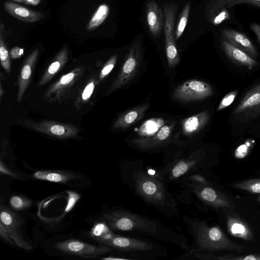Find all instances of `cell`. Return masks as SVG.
<instances>
[{
    "instance_id": "obj_7",
    "label": "cell",
    "mask_w": 260,
    "mask_h": 260,
    "mask_svg": "<svg viewBox=\"0 0 260 260\" xmlns=\"http://www.w3.org/2000/svg\"><path fill=\"white\" fill-rule=\"evenodd\" d=\"M84 71L83 68L78 67L62 76L46 90L44 99L51 101L61 100L77 83Z\"/></svg>"
},
{
    "instance_id": "obj_33",
    "label": "cell",
    "mask_w": 260,
    "mask_h": 260,
    "mask_svg": "<svg viewBox=\"0 0 260 260\" xmlns=\"http://www.w3.org/2000/svg\"><path fill=\"white\" fill-rule=\"evenodd\" d=\"M95 84L96 80L93 78L86 85L81 94V100L83 102H87L90 98L95 88Z\"/></svg>"
},
{
    "instance_id": "obj_1",
    "label": "cell",
    "mask_w": 260,
    "mask_h": 260,
    "mask_svg": "<svg viewBox=\"0 0 260 260\" xmlns=\"http://www.w3.org/2000/svg\"><path fill=\"white\" fill-rule=\"evenodd\" d=\"M194 232L197 238L196 252L230 250L240 253L246 249L245 246L231 241L218 226H209L204 222H197Z\"/></svg>"
},
{
    "instance_id": "obj_39",
    "label": "cell",
    "mask_w": 260,
    "mask_h": 260,
    "mask_svg": "<svg viewBox=\"0 0 260 260\" xmlns=\"http://www.w3.org/2000/svg\"><path fill=\"white\" fill-rule=\"evenodd\" d=\"M189 180L198 184H208L205 178L199 175H194L189 177Z\"/></svg>"
},
{
    "instance_id": "obj_19",
    "label": "cell",
    "mask_w": 260,
    "mask_h": 260,
    "mask_svg": "<svg viewBox=\"0 0 260 260\" xmlns=\"http://www.w3.org/2000/svg\"><path fill=\"white\" fill-rule=\"evenodd\" d=\"M221 44L226 55L232 61L239 64L250 68L256 66L258 63L252 57L244 51L231 44L224 37Z\"/></svg>"
},
{
    "instance_id": "obj_21",
    "label": "cell",
    "mask_w": 260,
    "mask_h": 260,
    "mask_svg": "<svg viewBox=\"0 0 260 260\" xmlns=\"http://www.w3.org/2000/svg\"><path fill=\"white\" fill-rule=\"evenodd\" d=\"M68 60V49L65 46L55 56L45 71L39 83V86L44 85L50 81L61 70L67 62Z\"/></svg>"
},
{
    "instance_id": "obj_12",
    "label": "cell",
    "mask_w": 260,
    "mask_h": 260,
    "mask_svg": "<svg viewBox=\"0 0 260 260\" xmlns=\"http://www.w3.org/2000/svg\"><path fill=\"white\" fill-rule=\"evenodd\" d=\"M38 55L39 50L36 49L27 56L23 63L18 78V90L17 95L18 102L22 101L23 95L30 82Z\"/></svg>"
},
{
    "instance_id": "obj_41",
    "label": "cell",
    "mask_w": 260,
    "mask_h": 260,
    "mask_svg": "<svg viewBox=\"0 0 260 260\" xmlns=\"http://www.w3.org/2000/svg\"><path fill=\"white\" fill-rule=\"evenodd\" d=\"M41 2V0H24L23 3L26 5L37 6Z\"/></svg>"
},
{
    "instance_id": "obj_9",
    "label": "cell",
    "mask_w": 260,
    "mask_h": 260,
    "mask_svg": "<svg viewBox=\"0 0 260 260\" xmlns=\"http://www.w3.org/2000/svg\"><path fill=\"white\" fill-rule=\"evenodd\" d=\"M260 112V83L246 93L234 110L233 115L239 120H249Z\"/></svg>"
},
{
    "instance_id": "obj_29",
    "label": "cell",
    "mask_w": 260,
    "mask_h": 260,
    "mask_svg": "<svg viewBox=\"0 0 260 260\" xmlns=\"http://www.w3.org/2000/svg\"><path fill=\"white\" fill-rule=\"evenodd\" d=\"M34 176L39 179L53 182H64L69 178L63 174L49 171H38L34 174Z\"/></svg>"
},
{
    "instance_id": "obj_44",
    "label": "cell",
    "mask_w": 260,
    "mask_h": 260,
    "mask_svg": "<svg viewBox=\"0 0 260 260\" xmlns=\"http://www.w3.org/2000/svg\"><path fill=\"white\" fill-rule=\"evenodd\" d=\"M256 200L260 203V194L256 198Z\"/></svg>"
},
{
    "instance_id": "obj_14",
    "label": "cell",
    "mask_w": 260,
    "mask_h": 260,
    "mask_svg": "<svg viewBox=\"0 0 260 260\" xmlns=\"http://www.w3.org/2000/svg\"><path fill=\"white\" fill-rule=\"evenodd\" d=\"M221 34L229 42L246 52L253 59L257 56V50L244 34L232 29H223Z\"/></svg>"
},
{
    "instance_id": "obj_30",
    "label": "cell",
    "mask_w": 260,
    "mask_h": 260,
    "mask_svg": "<svg viewBox=\"0 0 260 260\" xmlns=\"http://www.w3.org/2000/svg\"><path fill=\"white\" fill-rule=\"evenodd\" d=\"M219 260H260V253H255L244 255H235L233 254H226L221 256H218Z\"/></svg>"
},
{
    "instance_id": "obj_43",
    "label": "cell",
    "mask_w": 260,
    "mask_h": 260,
    "mask_svg": "<svg viewBox=\"0 0 260 260\" xmlns=\"http://www.w3.org/2000/svg\"><path fill=\"white\" fill-rule=\"evenodd\" d=\"M13 1L15 2H17V3H23L24 0H12Z\"/></svg>"
},
{
    "instance_id": "obj_5",
    "label": "cell",
    "mask_w": 260,
    "mask_h": 260,
    "mask_svg": "<svg viewBox=\"0 0 260 260\" xmlns=\"http://www.w3.org/2000/svg\"><path fill=\"white\" fill-rule=\"evenodd\" d=\"M135 181L139 194L150 203L162 205L165 200L166 191L161 182L142 172L136 173Z\"/></svg>"
},
{
    "instance_id": "obj_13",
    "label": "cell",
    "mask_w": 260,
    "mask_h": 260,
    "mask_svg": "<svg viewBox=\"0 0 260 260\" xmlns=\"http://www.w3.org/2000/svg\"><path fill=\"white\" fill-rule=\"evenodd\" d=\"M4 7L10 15L23 22H35L44 17L43 13L32 10L12 1L5 2Z\"/></svg>"
},
{
    "instance_id": "obj_11",
    "label": "cell",
    "mask_w": 260,
    "mask_h": 260,
    "mask_svg": "<svg viewBox=\"0 0 260 260\" xmlns=\"http://www.w3.org/2000/svg\"><path fill=\"white\" fill-rule=\"evenodd\" d=\"M173 128V125H165L153 136L137 138L132 140V143L135 147L141 149L157 148L169 140Z\"/></svg>"
},
{
    "instance_id": "obj_40",
    "label": "cell",
    "mask_w": 260,
    "mask_h": 260,
    "mask_svg": "<svg viewBox=\"0 0 260 260\" xmlns=\"http://www.w3.org/2000/svg\"><path fill=\"white\" fill-rule=\"evenodd\" d=\"M250 29L255 34L260 43V25L257 23H252L250 24Z\"/></svg>"
},
{
    "instance_id": "obj_32",
    "label": "cell",
    "mask_w": 260,
    "mask_h": 260,
    "mask_svg": "<svg viewBox=\"0 0 260 260\" xmlns=\"http://www.w3.org/2000/svg\"><path fill=\"white\" fill-rule=\"evenodd\" d=\"M235 0H212L209 10L210 15H213L220 10L228 7Z\"/></svg>"
},
{
    "instance_id": "obj_31",
    "label": "cell",
    "mask_w": 260,
    "mask_h": 260,
    "mask_svg": "<svg viewBox=\"0 0 260 260\" xmlns=\"http://www.w3.org/2000/svg\"><path fill=\"white\" fill-rule=\"evenodd\" d=\"M117 59V56L114 55L112 56L106 62L102 69L100 75L99 79L101 80L106 77L114 68Z\"/></svg>"
},
{
    "instance_id": "obj_42",
    "label": "cell",
    "mask_w": 260,
    "mask_h": 260,
    "mask_svg": "<svg viewBox=\"0 0 260 260\" xmlns=\"http://www.w3.org/2000/svg\"><path fill=\"white\" fill-rule=\"evenodd\" d=\"M1 90H0V96H1V99L2 98V96H3V92L4 93V92H3V87H2V84L1 83Z\"/></svg>"
},
{
    "instance_id": "obj_36",
    "label": "cell",
    "mask_w": 260,
    "mask_h": 260,
    "mask_svg": "<svg viewBox=\"0 0 260 260\" xmlns=\"http://www.w3.org/2000/svg\"><path fill=\"white\" fill-rule=\"evenodd\" d=\"M248 4L260 8V0H235L230 3L228 7L230 8L234 5Z\"/></svg>"
},
{
    "instance_id": "obj_16",
    "label": "cell",
    "mask_w": 260,
    "mask_h": 260,
    "mask_svg": "<svg viewBox=\"0 0 260 260\" xmlns=\"http://www.w3.org/2000/svg\"><path fill=\"white\" fill-rule=\"evenodd\" d=\"M226 225L231 236L247 241L253 240L254 235L251 229L240 216L236 214L229 215L226 218Z\"/></svg>"
},
{
    "instance_id": "obj_15",
    "label": "cell",
    "mask_w": 260,
    "mask_h": 260,
    "mask_svg": "<svg viewBox=\"0 0 260 260\" xmlns=\"http://www.w3.org/2000/svg\"><path fill=\"white\" fill-rule=\"evenodd\" d=\"M146 8L149 29L154 37H157L161 33L164 27V13L154 0H148Z\"/></svg>"
},
{
    "instance_id": "obj_28",
    "label": "cell",
    "mask_w": 260,
    "mask_h": 260,
    "mask_svg": "<svg viewBox=\"0 0 260 260\" xmlns=\"http://www.w3.org/2000/svg\"><path fill=\"white\" fill-rule=\"evenodd\" d=\"M190 12V4L187 3L183 8L180 14L175 31V40L179 39L183 34L187 25Z\"/></svg>"
},
{
    "instance_id": "obj_22",
    "label": "cell",
    "mask_w": 260,
    "mask_h": 260,
    "mask_svg": "<svg viewBox=\"0 0 260 260\" xmlns=\"http://www.w3.org/2000/svg\"><path fill=\"white\" fill-rule=\"evenodd\" d=\"M210 118L208 111H204L188 117L182 121V132L184 135L192 136L201 130Z\"/></svg>"
},
{
    "instance_id": "obj_18",
    "label": "cell",
    "mask_w": 260,
    "mask_h": 260,
    "mask_svg": "<svg viewBox=\"0 0 260 260\" xmlns=\"http://www.w3.org/2000/svg\"><path fill=\"white\" fill-rule=\"evenodd\" d=\"M110 245L124 251H149L153 249L151 243L141 240L115 236L109 239Z\"/></svg>"
},
{
    "instance_id": "obj_4",
    "label": "cell",
    "mask_w": 260,
    "mask_h": 260,
    "mask_svg": "<svg viewBox=\"0 0 260 260\" xmlns=\"http://www.w3.org/2000/svg\"><path fill=\"white\" fill-rule=\"evenodd\" d=\"M165 17V50L168 64L173 68L179 62L180 58L175 43V18L176 6L174 4H169L164 6Z\"/></svg>"
},
{
    "instance_id": "obj_6",
    "label": "cell",
    "mask_w": 260,
    "mask_h": 260,
    "mask_svg": "<svg viewBox=\"0 0 260 260\" xmlns=\"http://www.w3.org/2000/svg\"><path fill=\"white\" fill-rule=\"evenodd\" d=\"M213 90L208 83L198 79L187 80L178 86L172 96L178 101L188 102L204 100L212 95Z\"/></svg>"
},
{
    "instance_id": "obj_2",
    "label": "cell",
    "mask_w": 260,
    "mask_h": 260,
    "mask_svg": "<svg viewBox=\"0 0 260 260\" xmlns=\"http://www.w3.org/2000/svg\"><path fill=\"white\" fill-rule=\"evenodd\" d=\"M142 60V45L135 42L131 46L123 63L117 76L108 89V95L127 85L135 77Z\"/></svg>"
},
{
    "instance_id": "obj_34",
    "label": "cell",
    "mask_w": 260,
    "mask_h": 260,
    "mask_svg": "<svg viewBox=\"0 0 260 260\" xmlns=\"http://www.w3.org/2000/svg\"><path fill=\"white\" fill-rule=\"evenodd\" d=\"M238 91L236 90L230 92L226 94L221 101L217 107V110H221L229 106L234 101L237 96Z\"/></svg>"
},
{
    "instance_id": "obj_38",
    "label": "cell",
    "mask_w": 260,
    "mask_h": 260,
    "mask_svg": "<svg viewBox=\"0 0 260 260\" xmlns=\"http://www.w3.org/2000/svg\"><path fill=\"white\" fill-rule=\"evenodd\" d=\"M11 205L16 208H20L23 206V202L22 200L19 197L14 196L10 201Z\"/></svg>"
},
{
    "instance_id": "obj_35",
    "label": "cell",
    "mask_w": 260,
    "mask_h": 260,
    "mask_svg": "<svg viewBox=\"0 0 260 260\" xmlns=\"http://www.w3.org/2000/svg\"><path fill=\"white\" fill-rule=\"evenodd\" d=\"M68 192L69 193V199L67 206L65 209L66 212L70 211L73 208L76 202L80 198V195L76 192L71 191H69Z\"/></svg>"
},
{
    "instance_id": "obj_25",
    "label": "cell",
    "mask_w": 260,
    "mask_h": 260,
    "mask_svg": "<svg viewBox=\"0 0 260 260\" xmlns=\"http://www.w3.org/2000/svg\"><path fill=\"white\" fill-rule=\"evenodd\" d=\"M164 123L163 119L160 118H153L146 121L140 127L139 135L142 137L151 136L152 134H155Z\"/></svg>"
},
{
    "instance_id": "obj_27",
    "label": "cell",
    "mask_w": 260,
    "mask_h": 260,
    "mask_svg": "<svg viewBox=\"0 0 260 260\" xmlns=\"http://www.w3.org/2000/svg\"><path fill=\"white\" fill-rule=\"evenodd\" d=\"M233 186L251 193H260V178L250 179L237 182L234 183Z\"/></svg>"
},
{
    "instance_id": "obj_24",
    "label": "cell",
    "mask_w": 260,
    "mask_h": 260,
    "mask_svg": "<svg viewBox=\"0 0 260 260\" xmlns=\"http://www.w3.org/2000/svg\"><path fill=\"white\" fill-rule=\"evenodd\" d=\"M109 11L110 8L107 4L100 5L87 23L86 29L91 31L97 28L107 18Z\"/></svg>"
},
{
    "instance_id": "obj_20",
    "label": "cell",
    "mask_w": 260,
    "mask_h": 260,
    "mask_svg": "<svg viewBox=\"0 0 260 260\" xmlns=\"http://www.w3.org/2000/svg\"><path fill=\"white\" fill-rule=\"evenodd\" d=\"M58 247L66 252L79 254H100L112 250L108 247L97 248L76 240H69L62 242L58 244Z\"/></svg>"
},
{
    "instance_id": "obj_3",
    "label": "cell",
    "mask_w": 260,
    "mask_h": 260,
    "mask_svg": "<svg viewBox=\"0 0 260 260\" xmlns=\"http://www.w3.org/2000/svg\"><path fill=\"white\" fill-rule=\"evenodd\" d=\"M108 219L111 226L115 230L123 231L139 230L143 232H156V225L153 221L128 211H118L113 212L109 215Z\"/></svg>"
},
{
    "instance_id": "obj_17",
    "label": "cell",
    "mask_w": 260,
    "mask_h": 260,
    "mask_svg": "<svg viewBox=\"0 0 260 260\" xmlns=\"http://www.w3.org/2000/svg\"><path fill=\"white\" fill-rule=\"evenodd\" d=\"M149 106V103H145L122 113L114 123L113 128L124 129L135 124L143 118Z\"/></svg>"
},
{
    "instance_id": "obj_23",
    "label": "cell",
    "mask_w": 260,
    "mask_h": 260,
    "mask_svg": "<svg viewBox=\"0 0 260 260\" xmlns=\"http://www.w3.org/2000/svg\"><path fill=\"white\" fill-rule=\"evenodd\" d=\"M202 152H197L189 158L181 160L178 162L171 170L170 177L172 179L180 177L187 173L191 169L196 166L203 158Z\"/></svg>"
},
{
    "instance_id": "obj_8",
    "label": "cell",
    "mask_w": 260,
    "mask_h": 260,
    "mask_svg": "<svg viewBox=\"0 0 260 260\" xmlns=\"http://www.w3.org/2000/svg\"><path fill=\"white\" fill-rule=\"evenodd\" d=\"M24 123L27 127L39 132L62 139L74 137L79 132V128L74 125L54 121L35 122L25 120Z\"/></svg>"
},
{
    "instance_id": "obj_10",
    "label": "cell",
    "mask_w": 260,
    "mask_h": 260,
    "mask_svg": "<svg viewBox=\"0 0 260 260\" xmlns=\"http://www.w3.org/2000/svg\"><path fill=\"white\" fill-rule=\"evenodd\" d=\"M207 185L197 183L194 186V192L202 201L215 208H236V205L231 198Z\"/></svg>"
},
{
    "instance_id": "obj_37",
    "label": "cell",
    "mask_w": 260,
    "mask_h": 260,
    "mask_svg": "<svg viewBox=\"0 0 260 260\" xmlns=\"http://www.w3.org/2000/svg\"><path fill=\"white\" fill-rule=\"evenodd\" d=\"M1 220L4 224L9 225L12 223L13 218L9 213L3 211L1 213Z\"/></svg>"
},
{
    "instance_id": "obj_26",
    "label": "cell",
    "mask_w": 260,
    "mask_h": 260,
    "mask_svg": "<svg viewBox=\"0 0 260 260\" xmlns=\"http://www.w3.org/2000/svg\"><path fill=\"white\" fill-rule=\"evenodd\" d=\"M4 25L1 23L0 26V57L3 68L10 74L11 72V61L9 51L3 37V30Z\"/></svg>"
}]
</instances>
